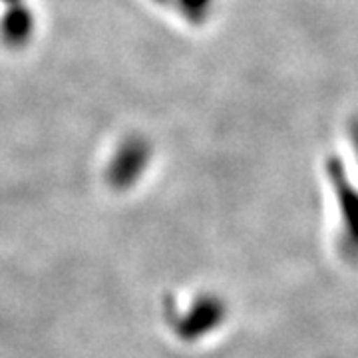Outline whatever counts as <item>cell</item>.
I'll use <instances>...</instances> for the list:
<instances>
[{"label": "cell", "mask_w": 358, "mask_h": 358, "mask_svg": "<svg viewBox=\"0 0 358 358\" xmlns=\"http://www.w3.org/2000/svg\"><path fill=\"white\" fill-rule=\"evenodd\" d=\"M329 178L333 181L334 195L338 201V213L343 221V237H345L348 253H358V189L346 179L345 169L338 162H331Z\"/></svg>", "instance_id": "obj_1"}, {"label": "cell", "mask_w": 358, "mask_h": 358, "mask_svg": "<svg viewBox=\"0 0 358 358\" xmlns=\"http://www.w3.org/2000/svg\"><path fill=\"white\" fill-rule=\"evenodd\" d=\"M141 157H143V154H141V145H138V143H136V145H129L128 155H120L117 166H115V173H117V178H122V183H126V181H129V179L134 178L129 167L136 166L140 169L141 164H143Z\"/></svg>", "instance_id": "obj_2"}, {"label": "cell", "mask_w": 358, "mask_h": 358, "mask_svg": "<svg viewBox=\"0 0 358 358\" xmlns=\"http://www.w3.org/2000/svg\"><path fill=\"white\" fill-rule=\"evenodd\" d=\"M207 2H209V0H185V4L189 6V8H187V13L193 14V13H195V10L203 8Z\"/></svg>", "instance_id": "obj_3"}]
</instances>
